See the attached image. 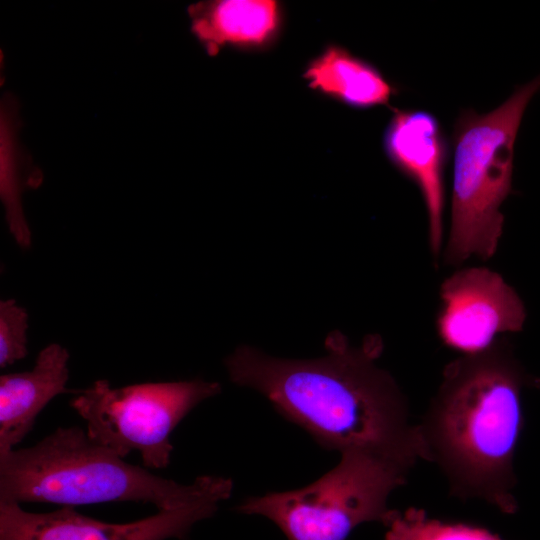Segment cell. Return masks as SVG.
<instances>
[{
  "mask_svg": "<svg viewBox=\"0 0 540 540\" xmlns=\"http://www.w3.org/2000/svg\"><path fill=\"white\" fill-rule=\"evenodd\" d=\"M324 345L327 354L313 359L275 358L242 345L225 365L233 383L260 392L325 449L383 453L411 467L419 459L430 461L397 383L376 364L381 337L368 335L353 346L333 331Z\"/></svg>",
  "mask_w": 540,
  "mask_h": 540,
  "instance_id": "cell-1",
  "label": "cell"
},
{
  "mask_svg": "<svg viewBox=\"0 0 540 540\" xmlns=\"http://www.w3.org/2000/svg\"><path fill=\"white\" fill-rule=\"evenodd\" d=\"M191 31L214 56L225 46L267 43L279 27L278 5L271 0H211L188 7Z\"/></svg>",
  "mask_w": 540,
  "mask_h": 540,
  "instance_id": "cell-11",
  "label": "cell"
},
{
  "mask_svg": "<svg viewBox=\"0 0 540 540\" xmlns=\"http://www.w3.org/2000/svg\"><path fill=\"white\" fill-rule=\"evenodd\" d=\"M19 127L18 102L6 94L1 101L0 117V196L11 234L20 247L28 248L31 233L22 209V194L37 188L43 174L21 146Z\"/></svg>",
  "mask_w": 540,
  "mask_h": 540,
  "instance_id": "cell-13",
  "label": "cell"
},
{
  "mask_svg": "<svg viewBox=\"0 0 540 540\" xmlns=\"http://www.w3.org/2000/svg\"><path fill=\"white\" fill-rule=\"evenodd\" d=\"M540 90V74L517 87L498 107L464 109L452 132L451 221L444 261L491 258L504 226L500 207L512 191L514 144L524 112Z\"/></svg>",
  "mask_w": 540,
  "mask_h": 540,
  "instance_id": "cell-4",
  "label": "cell"
},
{
  "mask_svg": "<svg viewBox=\"0 0 540 540\" xmlns=\"http://www.w3.org/2000/svg\"><path fill=\"white\" fill-rule=\"evenodd\" d=\"M383 147L394 167L420 191L428 217V238L435 259L443 242L444 174L449 144L438 118L421 109L394 110L383 135Z\"/></svg>",
  "mask_w": 540,
  "mask_h": 540,
  "instance_id": "cell-9",
  "label": "cell"
},
{
  "mask_svg": "<svg viewBox=\"0 0 540 540\" xmlns=\"http://www.w3.org/2000/svg\"><path fill=\"white\" fill-rule=\"evenodd\" d=\"M221 392L218 382L202 379L149 382L112 388L95 381L70 401L86 421L88 436L119 457L131 451L149 468H164L173 446L170 435L200 402Z\"/></svg>",
  "mask_w": 540,
  "mask_h": 540,
  "instance_id": "cell-6",
  "label": "cell"
},
{
  "mask_svg": "<svg viewBox=\"0 0 540 540\" xmlns=\"http://www.w3.org/2000/svg\"><path fill=\"white\" fill-rule=\"evenodd\" d=\"M439 297L438 336L464 355L487 350L499 334L522 330L526 319L514 288L486 267L457 270L441 284Z\"/></svg>",
  "mask_w": 540,
  "mask_h": 540,
  "instance_id": "cell-7",
  "label": "cell"
},
{
  "mask_svg": "<svg viewBox=\"0 0 540 540\" xmlns=\"http://www.w3.org/2000/svg\"><path fill=\"white\" fill-rule=\"evenodd\" d=\"M386 527L385 540H504L482 527L429 518L416 507L395 510Z\"/></svg>",
  "mask_w": 540,
  "mask_h": 540,
  "instance_id": "cell-14",
  "label": "cell"
},
{
  "mask_svg": "<svg viewBox=\"0 0 540 540\" xmlns=\"http://www.w3.org/2000/svg\"><path fill=\"white\" fill-rule=\"evenodd\" d=\"M411 468L387 454L347 451L311 484L252 496L236 509L270 519L288 540H346L364 522L389 523L395 510L388 498L406 483Z\"/></svg>",
  "mask_w": 540,
  "mask_h": 540,
  "instance_id": "cell-5",
  "label": "cell"
},
{
  "mask_svg": "<svg viewBox=\"0 0 540 540\" xmlns=\"http://www.w3.org/2000/svg\"><path fill=\"white\" fill-rule=\"evenodd\" d=\"M230 478L203 475L180 484L132 465L80 427H59L32 447L0 455V502L76 506L133 501L173 510L231 496Z\"/></svg>",
  "mask_w": 540,
  "mask_h": 540,
  "instance_id": "cell-3",
  "label": "cell"
},
{
  "mask_svg": "<svg viewBox=\"0 0 540 540\" xmlns=\"http://www.w3.org/2000/svg\"><path fill=\"white\" fill-rule=\"evenodd\" d=\"M530 380L510 344L448 363L420 426L430 461L445 472L451 493L477 497L512 514L517 501L513 458L523 428L522 388Z\"/></svg>",
  "mask_w": 540,
  "mask_h": 540,
  "instance_id": "cell-2",
  "label": "cell"
},
{
  "mask_svg": "<svg viewBox=\"0 0 540 540\" xmlns=\"http://www.w3.org/2000/svg\"><path fill=\"white\" fill-rule=\"evenodd\" d=\"M221 501L207 499L126 524L105 523L71 506L32 513L15 502H0V540H165L185 539L192 526L209 518Z\"/></svg>",
  "mask_w": 540,
  "mask_h": 540,
  "instance_id": "cell-8",
  "label": "cell"
},
{
  "mask_svg": "<svg viewBox=\"0 0 540 540\" xmlns=\"http://www.w3.org/2000/svg\"><path fill=\"white\" fill-rule=\"evenodd\" d=\"M304 77L311 88L357 109L388 105L397 93L374 65L339 46L313 60Z\"/></svg>",
  "mask_w": 540,
  "mask_h": 540,
  "instance_id": "cell-12",
  "label": "cell"
},
{
  "mask_svg": "<svg viewBox=\"0 0 540 540\" xmlns=\"http://www.w3.org/2000/svg\"><path fill=\"white\" fill-rule=\"evenodd\" d=\"M68 351L53 343L42 349L32 370L0 376V455L14 449L55 396L66 393Z\"/></svg>",
  "mask_w": 540,
  "mask_h": 540,
  "instance_id": "cell-10",
  "label": "cell"
},
{
  "mask_svg": "<svg viewBox=\"0 0 540 540\" xmlns=\"http://www.w3.org/2000/svg\"><path fill=\"white\" fill-rule=\"evenodd\" d=\"M28 315L15 300L0 302V367L23 359L27 353Z\"/></svg>",
  "mask_w": 540,
  "mask_h": 540,
  "instance_id": "cell-15",
  "label": "cell"
}]
</instances>
